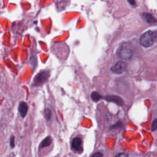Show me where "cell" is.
Listing matches in <instances>:
<instances>
[{"label": "cell", "instance_id": "cell-13", "mask_svg": "<svg viewBox=\"0 0 157 157\" xmlns=\"http://www.w3.org/2000/svg\"><path fill=\"white\" fill-rule=\"evenodd\" d=\"M10 145L12 148H13L15 147V137L13 136L10 139Z\"/></svg>", "mask_w": 157, "mask_h": 157}, {"label": "cell", "instance_id": "cell-12", "mask_svg": "<svg viewBox=\"0 0 157 157\" xmlns=\"http://www.w3.org/2000/svg\"><path fill=\"white\" fill-rule=\"evenodd\" d=\"M152 131H154L157 129V118L155 119L151 124V128Z\"/></svg>", "mask_w": 157, "mask_h": 157}, {"label": "cell", "instance_id": "cell-5", "mask_svg": "<svg viewBox=\"0 0 157 157\" xmlns=\"http://www.w3.org/2000/svg\"><path fill=\"white\" fill-rule=\"evenodd\" d=\"M104 99L109 102H113L117 104L119 106H122L123 105L124 102L123 99L118 96H115V95H107L104 98Z\"/></svg>", "mask_w": 157, "mask_h": 157}, {"label": "cell", "instance_id": "cell-6", "mask_svg": "<svg viewBox=\"0 0 157 157\" xmlns=\"http://www.w3.org/2000/svg\"><path fill=\"white\" fill-rule=\"evenodd\" d=\"M132 52L131 50L128 48H122L119 51L118 56L121 59L124 60H129L132 56Z\"/></svg>", "mask_w": 157, "mask_h": 157}, {"label": "cell", "instance_id": "cell-10", "mask_svg": "<svg viewBox=\"0 0 157 157\" xmlns=\"http://www.w3.org/2000/svg\"><path fill=\"white\" fill-rule=\"evenodd\" d=\"M101 98H102L101 95L96 91H93L91 94V98L94 102H97L99 101L101 99Z\"/></svg>", "mask_w": 157, "mask_h": 157}, {"label": "cell", "instance_id": "cell-15", "mask_svg": "<svg viewBox=\"0 0 157 157\" xmlns=\"http://www.w3.org/2000/svg\"><path fill=\"white\" fill-rule=\"evenodd\" d=\"M115 157H128V155L126 153H120L117 155Z\"/></svg>", "mask_w": 157, "mask_h": 157}, {"label": "cell", "instance_id": "cell-4", "mask_svg": "<svg viewBox=\"0 0 157 157\" xmlns=\"http://www.w3.org/2000/svg\"><path fill=\"white\" fill-rule=\"evenodd\" d=\"M72 148L77 152H78V153L82 152L83 151L82 141L80 137H76L73 139L72 142Z\"/></svg>", "mask_w": 157, "mask_h": 157}, {"label": "cell", "instance_id": "cell-3", "mask_svg": "<svg viewBox=\"0 0 157 157\" xmlns=\"http://www.w3.org/2000/svg\"><path fill=\"white\" fill-rule=\"evenodd\" d=\"M126 64L124 62L119 61L111 67L110 71L113 73L120 74L126 71Z\"/></svg>", "mask_w": 157, "mask_h": 157}, {"label": "cell", "instance_id": "cell-8", "mask_svg": "<svg viewBox=\"0 0 157 157\" xmlns=\"http://www.w3.org/2000/svg\"><path fill=\"white\" fill-rule=\"evenodd\" d=\"M142 17L148 24H155V23H156V18L152 15V14L150 13H142Z\"/></svg>", "mask_w": 157, "mask_h": 157}, {"label": "cell", "instance_id": "cell-7", "mask_svg": "<svg viewBox=\"0 0 157 157\" xmlns=\"http://www.w3.org/2000/svg\"><path fill=\"white\" fill-rule=\"evenodd\" d=\"M28 105L25 102H20L18 105V112L22 118H24L28 112Z\"/></svg>", "mask_w": 157, "mask_h": 157}, {"label": "cell", "instance_id": "cell-16", "mask_svg": "<svg viewBox=\"0 0 157 157\" xmlns=\"http://www.w3.org/2000/svg\"><path fill=\"white\" fill-rule=\"evenodd\" d=\"M128 2L132 6H135L136 4V2L135 1H133V0H131V1H128Z\"/></svg>", "mask_w": 157, "mask_h": 157}, {"label": "cell", "instance_id": "cell-9", "mask_svg": "<svg viewBox=\"0 0 157 157\" xmlns=\"http://www.w3.org/2000/svg\"><path fill=\"white\" fill-rule=\"evenodd\" d=\"M52 142V139L50 136H47L45 137L40 143L39 145V148H42L44 147H46L47 146H49Z\"/></svg>", "mask_w": 157, "mask_h": 157}, {"label": "cell", "instance_id": "cell-14", "mask_svg": "<svg viewBox=\"0 0 157 157\" xmlns=\"http://www.w3.org/2000/svg\"><path fill=\"white\" fill-rule=\"evenodd\" d=\"M91 157H103V155L101 152L98 151L94 153Z\"/></svg>", "mask_w": 157, "mask_h": 157}, {"label": "cell", "instance_id": "cell-11", "mask_svg": "<svg viewBox=\"0 0 157 157\" xmlns=\"http://www.w3.org/2000/svg\"><path fill=\"white\" fill-rule=\"evenodd\" d=\"M44 115L47 120H50L52 116V112L50 109H45L44 110Z\"/></svg>", "mask_w": 157, "mask_h": 157}, {"label": "cell", "instance_id": "cell-1", "mask_svg": "<svg viewBox=\"0 0 157 157\" xmlns=\"http://www.w3.org/2000/svg\"><path fill=\"white\" fill-rule=\"evenodd\" d=\"M156 34L155 31L149 30L143 33L139 39L140 44L145 48L151 46L156 39Z\"/></svg>", "mask_w": 157, "mask_h": 157}, {"label": "cell", "instance_id": "cell-2", "mask_svg": "<svg viewBox=\"0 0 157 157\" xmlns=\"http://www.w3.org/2000/svg\"><path fill=\"white\" fill-rule=\"evenodd\" d=\"M50 76V72L47 70H44L39 72L34 78V85H42L47 80Z\"/></svg>", "mask_w": 157, "mask_h": 157}]
</instances>
